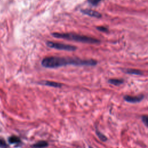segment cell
I'll use <instances>...</instances> for the list:
<instances>
[{
    "label": "cell",
    "instance_id": "6da1fadb",
    "mask_svg": "<svg viewBox=\"0 0 148 148\" xmlns=\"http://www.w3.org/2000/svg\"><path fill=\"white\" fill-rule=\"evenodd\" d=\"M41 64L45 68H55L68 65L94 66L97 65V61L92 59L82 60L80 58L49 57L43 58L41 61Z\"/></svg>",
    "mask_w": 148,
    "mask_h": 148
},
{
    "label": "cell",
    "instance_id": "7a4b0ae2",
    "mask_svg": "<svg viewBox=\"0 0 148 148\" xmlns=\"http://www.w3.org/2000/svg\"><path fill=\"white\" fill-rule=\"evenodd\" d=\"M52 36L56 38H62L66 40H73L76 42L87 43H99L100 41L97 39L87 36L81 35L74 33H58L54 32L51 34Z\"/></svg>",
    "mask_w": 148,
    "mask_h": 148
},
{
    "label": "cell",
    "instance_id": "3957f363",
    "mask_svg": "<svg viewBox=\"0 0 148 148\" xmlns=\"http://www.w3.org/2000/svg\"><path fill=\"white\" fill-rule=\"evenodd\" d=\"M46 45L48 47L50 48H53L57 50H66V51H75L76 50L77 47L75 46L66 45L63 43H60L57 42H53L51 41H47Z\"/></svg>",
    "mask_w": 148,
    "mask_h": 148
},
{
    "label": "cell",
    "instance_id": "277c9868",
    "mask_svg": "<svg viewBox=\"0 0 148 148\" xmlns=\"http://www.w3.org/2000/svg\"><path fill=\"white\" fill-rule=\"evenodd\" d=\"M143 98H144L143 95H139L138 96L125 95L124 97V100L130 103H138L140 102Z\"/></svg>",
    "mask_w": 148,
    "mask_h": 148
},
{
    "label": "cell",
    "instance_id": "5b68a950",
    "mask_svg": "<svg viewBox=\"0 0 148 148\" xmlns=\"http://www.w3.org/2000/svg\"><path fill=\"white\" fill-rule=\"evenodd\" d=\"M81 12L84 14L88 15L91 17H94L97 18H101L102 17V14L100 13L91 9H82Z\"/></svg>",
    "mask_w": 148,
    "mask_h": 148
},
{
    "label": "cell",
    "instance_id": "8992f818",
    "mask_svg": "<svg viewBox=\"0 0 148 148\" xmlns=\"http://www.w3.org/2000/svg\"><path fill=\"white\" fill-rule=\"evenodd\" d=\"M40 84L53 87H61L62 86V84L53 81H41L39 82Z\"/></svg>",
    "mask_w": 148,
    "mask_h": 148
},
{
    "label": "cell",
    "instance_id": "52a82bcc",
    "mask_svg": "<svg viewBox=\"0 0 148 148\" xmlns=\"http://www.w3.org/2000/svg\"><path fill=\"white\" fill-rule=\"evenodd\" d=\"M48 146V143L45 140L39 141L34 144L32 147L34 148H44Z\"/></svg>",
    "mask_w": 148,
    "mask_h": 148
},
{
    "label": "cell",
    "instance_id": "ba28073f",
    "mask_svg": "<svg viewBox=\"0 0 148 148\" xmlns=\"http://www.w3.org/2000/svg\"><path fill=\"white\" fill-rule=\"evenodd\" d=\"M8 142L11 144H20L21 140L20 139L15 135H12L8 138Z\"/></svg>",
    "mask_w": 148,
    "mask_h": 148
},
{
    "label": "cell",
    "instance_id": "9c48e42d",
    "mask_svg": "<svg viewBox=\"0 0 148 148\" xmlns=\"http://www.w3.org/2000/svg\"><path fill=\"white\" fill-rule=\"evenodd\" d=\"M125 72L128 74H132V75H142L143 73L141 71L136 69H125Z\"/></svg>",
    "mask_w": 148,
    "mask_h": 148
},
{
    "label": "cell",
    "instance_id": "30bf717a",
    "mask_svg": "<svg viewBox=\"0 0 148 148\" xmlns=\"http://www.w3.org/2000/svg\"><path fill=\"white\" fill-rule=\"evenodd\" d=\"M108 82L110 84H112L114 86H119L124 83V80L118 79H111L108 80Z\"/></svg>",
    "mask_w": 148,
    "mask_h": 148
},
{
    "label": "cell",
    "instance_id": "8fae6325",
    "mask_svg": "<svg viewBox=\"0 0 148 148\" xmlns=\"http://www.w3.org/2000/svg\"><path fill=\"white\" fill-rule=\"evenodd\" d=\"M96 134H97V135L98 136V137L100 139V140H101L102 141H106L107 140V138L106 136H105L102 133H101V132H99V131L98 130H96Z\"/></svg>",
    "mask_w": 148,
    "mask_h": 148
},
{
    "label": "cell",
    "instance_id": "7c38bea8",
    "mask_svg": "<svg viewBox=\"0 0 148 148\" xmlns=\"http://www.w3.org/2000/svg\"><path fill=\"white\" fill-rule=\"evenodd\" d=\"M9 145L3 139L0 138V148H9Z\"/></svg>",
    "mask_w": 148,
    "mask_h": 148
},
{
    "label": "cell",
    "instance_id": "4fadbf2b",
    "mask_svg": "<svg viewBox=\"0 0 148 148\" xmlns=\"http://www.w3.org/2000/svg\"><path fill=\"white\" fill-rule=\"evenodd\" d=\"M103 0H87L88 2L92 6H97Z\"/></svg>",
    "mask_w": 148,
    "mask_h": 148
},
{
    "label": "cell",
    "instance_id": "5bb4252c",
    "mask_svg": "<svg viewBox=\"0 0 148 148\" xmlns=\"http://www.w3.org/2000/svg\"><path fill=\"white\" fill-rule=\"evenodd\" d=\"M96 28L99 31H102V32H107L108 31V28L105 27L103 26H99V27H96Z\"/></svg>",
    "mask_w": 148,
    "mask_h": 148
},
{
    "label": "cell",
    "instance_id": "9a60e30c",
    "mask_svg": "<svg viewBox=\"0 0 148 148\" xmlns=\"http://www.w3.org/2000/svg\"><path fill=\"white\" fill-rule=\"evenodd\" d=\"M142 120L143 123L145 124V125L147 127L148 125V118L147 116H143L142 117Z\"/></svg>",
    "mask_w": 148,
    "mask_h": 148
}]
</instances>
